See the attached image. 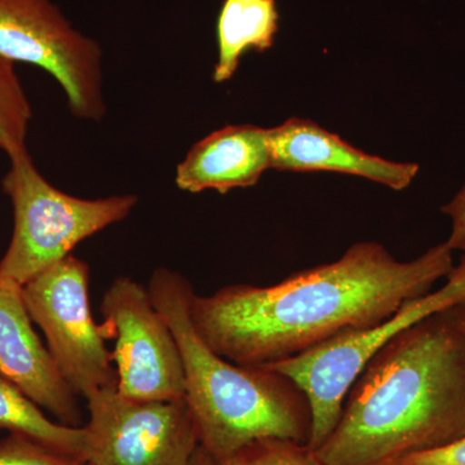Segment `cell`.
Segmentation results:
<instances>
[{
  "label": "cell",
  "mask_w": 465,
  "mask_h": 465,
  "mask_svg": "<svg viewBox=\"0 0 465 465\" xmlns=\"http://www.w3.org/2000/svg\"><path fill=\"white\" fill-rule=\"evenodd\" d=\"M90 266L67 256L23 284L33 322L41 327L47 348L69 387L87 399L116 390L118 375L106 348L105 327L94 323L88 302Z\"/></svg>",
  "instance_id": "obj_7"
},
{
  "label": "cell",
  "mask_w": 465,
  "mask_h": 465,
  "mask_svg": "<svg viewBox=\"0 0 465 465\" xmlns=\"http://www.w3.org/2000/svg\"><path fill=\"white\" fill-rule=\"evenodd\" d=\"M387 465H465V436L440 448L406 455Z\"/></svg>",
  "instance_id": "obj_18"
},
{
  "label": "cell",
  "mask_w": 465,
  "mask_h": 465,
  "mask_svg": "<svg viewBox=\"0 0 465 465\" xmlns=\"http://www.w3.org/2000/svg\"><path fill=\"white\" fill-rule=\"evenodd\" d=\"M213 465H323L311 446L292 440H256Z\"/></svg>",
  "instance_id": "obj_16"
},
{
  "label": "cell",
  "mask_w": 465,
  "mask_h": 465,
  "mask_svg": "<svg viewBox=\"0 0 465 465\" xmlns=\"http://www.w3.org/2000/svg\"><path fill=\"white\" fill-rule=\"evenodd\" d=\"M272 168L278 171H331L363 177L394 191L414 182L420 166L367 154L313 121L290 118L269 128Z\"/></svg>",
  "instance_id": "obj_11"
},
{
  "label": "cell",
  "mask_w": 465,
  "mask_h": 465,
  "mask_svg": "<svg viewBox=\"0 0 465 465\" xmlns=\"http://www.w3.org/2000/svg\"><path fill=\"white\" fill-rule=\"evenodd\" d=\"M280 29L275 0H224L216 21L217 61L213 79L231 81L242 57L273 47Z\"/></svg>",
  "instance_id": "obj_13"
},
{
  "label": "cell",
  "mask_w": 465,
  "mask_h": 465,
  "mask_svg": "<svg viewBox=\"0 0 465 465\" xmlns=\"http://www.w3.org/2000/svg\"><path fill=\"white\" fill-rule=\"evenodd\" d=\"M81 465H90V464H85V463H84V464H81Z\"/></svg>",
  "instance_id": "obj_22"
},
{
  "label": "cell",
  "mask_w": 465,
  "mask_h": 465,
  "mask_svg": "<svg viewBox=\"0 0 465 465\" xmlns=\"http://www.w3.org/2000/svg\"><path fill=\"white\" fill-rule=\"evenodd\" d=\"M0 56L54 76L76 118L100 122L105 116L103 48L52 0H0Z\"/></svg>",
  "instance_id": "obj_6"
},
{
  "label": "cell",
  "mask_w": 465,
  "mask_h": 465,
  "mask_svg": "<svg viewBox=\"0 0 465 465\" xmlns=\"http://www.w3.org/2000/svg\"><path fill=\"white\" fill-rule=\"evenodd\" d=\"M105 331L115 338L116 391L128 399L171 401L185 397L179 344L148 289L130 277L113 281L101 300Z\"/></svg>",
  "instance_id": "obj_9"
},
{
  "label": "cell",
  "mask_w": 465,
  "mask_h": 465,
  "mask_svg": "<svg viewBox=\"0 0 465 465\" xmlns=\"http://www.w3.org/2000/svg\"><path fill=\"white\" fill-rule=\"evenodd\" d=\"M81 464L17 434H12L11 437L0 442V465Z\"/></svg>",
  "instance_id": "obj_17"
},
{
  "label": "cell",
  "mask_w": 465,
  "mask_h": 465,
  "mask_svg": "<svg viewBox=\"0 0 465 465\" xmlns=\"http://www.w3.org/2000/svg\"><path fill=\"white\" fill-rule=\"evenodd\" d=\"M465 436V335L450 309L376 351L349 388L323 465H387Z\"/></svg>",
  "instance_id": "obj_2"
},
{
  "label": "cell",
  "mask_w": 465,
  "mask_h": 465,
  "mask_svg": "<svg viewBox=\"0 0 465 465\" xmlns=\"http://www.w3.org/2000/svg\"><path fill=\"white\" fill-rule=\"evenodd\" d=\"M85 401V464L189 465L201 446L185 397L140 401L105 390Z\"/></svg>",
  "instance_id": "obj_8"
},
{
  "label": "cell",
  "mask_w": 465,
  "mask_h": 465,
  "mask_svg": "<svg viewBox=\"0 0 465 465\" xmlns=\"http://www.w3.org/2000/svg\"><path fill=\"white\" fill-rule=\"evenodd\" d=\"M440 211L451 219V232L445 243L450 250L465 253V183L454 198L440 207Z\"/></svg>",
  "instance_id": "obj_19"
},
{
  "label": "cell",
  "mask_w": 465,
  "mask_h": 465,
  "mask_svg": "<svg viewBox=\"0 0 465 465\" xmlns=\"http://www.w3.org/2000/svg\"><path fill=\"white\" fill-rule=\"evenodd\" d=\"M450 313H451L452 320H454L458 329L465 335V304L450 308Z\"/></svg>",
  "instance_id": "obj_20"
},
{
  "label": "cell",
  "mask_w": 465,
  "mask_h": 465,
  "mask_svg": "<svg viewBox=\"0 0 465 465\" xmlns=\"http://www.w3.org/2000/svg\"><path fill=\"white\" fill-rule=\"evenodd\" d=\"M0 428L85 463L84 427H70L50 420L41 407L3 375H0Z\"/></svg>",
  "instance_id": "obj_14"
},
{
  "label": "cell",
  "mask_w": 465,
  "mask_h": 465,
  "mask_svg": "<svg viewBox=\"0 0 465 465\" xmlns=\"http://www.w3.org/2000/svg\"><path fill=\"white\" fill-rule=\"evenodd\" d=\"M452 268L446 243L399 262L378 242H358L336 262L273 286L194 293L192 322L213 351L235 365H271L388 320L409 300L430 292Z\"/></svg>",
  "instance_id": "obj_1"
},
{
  "label": "cell",
  "mask_w": 465,
  "mask_h": 465,
  "mask_svg": "<svg viewBox=\"0 0 465 465\" xmlns=\"http://www.w3.org/2000/svg\"><path fill=\"white\" fill-rule=\"evenodd\" d=\"M0 375L61 424L81 427L79 397L36 335L23 286L0 274Z\"/></svg>",
  "instance_id": "obj_10"
},
{
  "label": "cell",
  "mask_w": 465,
  "mask_h": 465,
  "mask_svg": "<svg viewBox=\"0 0 465 465\" xmlns=\"http://www.w3.org/2000/svg\"><path fill=\"white\" fill-rule=\"evenodd\" d=\"M215 464V460H213V457L200 446L198 448L197 452H195L194 457H193L191 464L189 465H213Z\"/></svg>",
  "instance_id": "obj_21"
},
{
  "label": "cell",
  "mask_w": 465,
  "mask_h": 465,
  "mask_svg": "<svg viewBox=\"0 0 465 465\" xmlns=\"http://www.w3.org/2000/svg\"><path fill=\"white\" fill-rule=\"evenodd\" d=\"M32 118V104L15 64L0 56V149L8 157L27 149L26 137Z\"/></svg>",
  "instance_id": "obj_15"
},
{
  "label": "cell",
  "mask_w": 465,
  "mask_h": 465,
  "mask_svg": "<svg viewBox=\"0 0 465 465\" xmlns=\"http://www.w3.org/2000/svg\"><path fill=\"white\" fill-rule=\"evenodd\" d=\"M3 191L14 207V234L0 260V274L18 284L73 255V250L137 206L134 194L84 200L58 191L34 164L29 150L8 157Z\"/></svg>",
  "instance_id": "obj_4"
},
{
  "label": "cell",
  "mask_w": 465,
  "mask_h": 465,
  "mask_svg": "<svg viewBox=\"0 0 465 465\" xmlns=\"http://www.w3.org/2000/svg\"><path fill=\"white\" fill-rule=\"evenodd\" d=\"M148 290L179 344L185 400L201 446L213 460H224L256 440L309 442L312 411L305 394L280 372L235 365L213 351L192 322L195 291L188 278L158 268Z\"/></svg>",
  "instance_id": "obj_3"
},
{
  "label": "cell",
  "mask_w": 465,
  "mask_h": 465,
  "mask_svg": "<svg viewBox=\"0 0 465 465\" xmlns=\"http://www.w3.org/2000/svg\"><path fill=\"white\" fill-rule=\"evenodd\" d=\"M446 278L445 286L409 300L393 316L370 329L342 333L299 356L260 366L287 376L307 397L312 411L308 445L312 449L321 448L335 430L349 388L376 351L424 318L465 304V253Z\"/></svg>",
  "instance_id": "obj_5"
},
{
  "label": "cell",
  "mask_w": 465,
  "mask_h": 465,
  "mask_svg": "<svg viewBox=\"0 0 465 465\" xmlns=\"http://www.w3.org/2000/svg\"><path fill=\"white\" fill-rule=\"evenodd\" d=\"M272 168L269 128L226 125L194 143L176 168L174 183L188 193L251 188Z\"/></svg>",
  "instance_id": "obj_12"
}]
</instances>
